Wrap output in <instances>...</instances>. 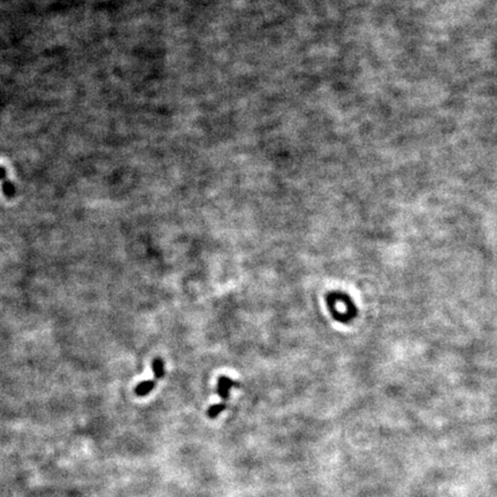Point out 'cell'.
<instances>
[{"instance_id":"cell-1","label":"cell","mask_w":497,"mask_h":497,"mask_svg":"<svg viewBox=\"0 0 497 497\" xmlns=\"http://www.w3.org/2000/svg\"><path fill=\"white\" fill-rule=\"evenodd\" d=\"M156 387V382L153 380H145L142 381L141 384H138L135 387V394L138 396V397H144V396L149 395L153 389Z\"/></svg>"},{"instance_id":"cell-2","label":"cell","mask_w":497,"mask_h":497,"mask_svg":"<svg viewBox=\"0 0 497 497\" xmlns=\"http://www.w3.org/2000/svg\"><path fill=\"white\" fill-rule=\"evenodd\" d=\"M152 373L157 380H160V379L165 377V363L160 357H156L152 360Z\"/></svg>"},{"instance_id":"cell-3","label":"cell","mask_w":497,"mask_h":497,"mask_svg":"<svg viewBox=\"0 0 497 497\" xmlns=\"http://www.w3.org/2000/svg\"><path fill=\"white\" fill-rule=\"evenodd\" d=\"M1 189L3 195L6 196L7 198H13L15 196V187L10 181H3L1 184Z\"/></svg>"},{"instance_id":"cell-4","label":"cell","mask_w":497,"mask_h":497,"mask_svg":"<svg viewBox=\"0 0 497 497\" xmlns=\"http://www.w3.org/2000/svg\"><path fill=\"white\" fill-rule=\"evenodd\" d=\"M5 176H6V169L3 167L0 166V180L5 178Z\"/></svg>"}]
</instances>
